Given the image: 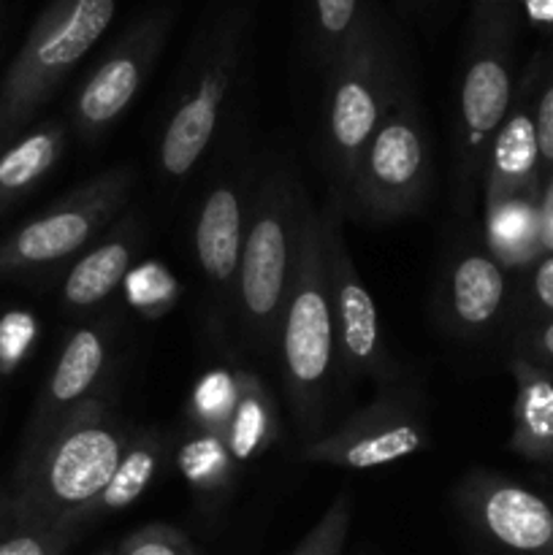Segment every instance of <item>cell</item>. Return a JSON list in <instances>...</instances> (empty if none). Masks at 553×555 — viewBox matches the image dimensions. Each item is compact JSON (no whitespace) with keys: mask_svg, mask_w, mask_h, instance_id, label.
I'll use <instances>...</instances> for the list:
<instances>
[{"mask_svg":"<svg viewBox=\"0 0 553 555\" xmlns=\"http://www.w3.org/2000/svg\"><path fill=\"white\" fill-rule=\"evenodd\" d=\"M133 434L103 393L76 406L30 455L16 461L9 491L14 526L81 531V518L108 486Z\"/></svg>","mask_w":553,"mask_h":555,"instance_id":"cell-1","label":"cell"},{"mask_svg":"<svg viewBox=\"0 0 553 555\" xmlns=\"http://www.w3.org/2000/svg\"><path fill=\"white\" fill-rule=\"evenodd\" d=\"M312 206L301 177L285 160L271 163L255 182L233 293V325L258 356H274Z\"/></svg>","mask_w":553,"mask_h":555,"instance_id":"cell-2","label":"cell"},{"mask_svg":"<svg viewBox=\"0 0 553 555\" xmlns=\"http://www.w3.org/2000/svg\"><path fill=\"white\" fill-rule=\"evenodd\" d=\"M323 74L320 155L329 173L331 198L339 204L358 155L404 90L407 70L383 16L366 11L347 47Z\"/></svg>","mask_w":553,"mask_h":555,"instance_id":"cell-3","label":"cell"},{"mask_svg":"<svg viewBox=\"0 0 553 555\" xmlns=\"http://www.w3.org/2000/svg\"><path fill=\"white\" fill-rule=\"evenodd\" d=\"M274 356L280 363L282 390H285L293 428L301 444L312 442L325 431L331 385L339 366L323 217L318 206L309 209L304 225L301 255L276 331Z\"/></svg>","mask_w":553,"mask_h":555,"instance_id":"cell-4","label":"cell"},{"mask_svg":"<svg viewBox=\"0 0 553 555\" xmlns=\"http://www.w3.org/2000/svg\"><path fill=\"white\" fill-rule=\"evenodd\" d=\"M249 25L253 3L236 0L195 38L157 141V168L168 182H184L209 152L244 65Z\"/></svg>","mask_w":553,"mask_h":555,"instance_id":"cell-5","label":"cell"},{"mask_svg":"<svg viewBox=\"0 0 553 555\" xmlns=\"http://www.w3.org/2000/svg\"><path fill=\"white\" fill-rule=\"evenodd\" d=\"M114 14L117 0H49L0 79V152L30 128Z\"/></svg>","mask_w":553,"mask_h":555,"instance_id":"cell-6","label":"cell"},{"mask_svg":"<svg viewBox=\"0 0 553 555\" xmlns=\"http://www.w3.org/2000/svg\"><path fill=\"white\" fill-rule=\"evenodd\" d=\"M434 157L426 119L410 81L377 133L358 155L339 206L345 217L399 222L423 209L432 190Z\"/></svg>","mask_w":553,"mask_h":555,"instance_id":"cell-7","label":"cell"},{"mask_svg":"<svg viewBox=\"0 0 553 555\" xmlns=\"http://www.w3.org/2000/svg\"><path fill=\"white\" fill-rule=\"evenodd\" d=\"M133 184V168H106L22 222L0 238V282L49 274L74 263L117 222Z\"/></svg>","mask_w":553,"mask_h":555,"instance_id":"cell-8","label":"cell"},{"mask_svg":"<svg viewBox=\"0 0 553 555\" xmlns=\"http://www.w3.org/2000/svg\"><path fill=\"white\" fill-rule=\"evenodd\" d=\"M513 25L472 30L470 54L459 79L453 130V201L459 217H470L480 195L483 163L515 101Z\"/></svg>","mask_w":553,"mask_h":555,"instance_id":"cell-9","label":"cell"},{"mask_svg":"<svg viewBox=\"0 0 553 555\" xmlns=\"http://www.w3.org/2000/svg\"><path fill=\"white\" fill-rule=\"evenodd\" d=\"M432 444L426 410L407 379L377 388L374 399L352 412L336 428L301 444L304 464L331 466L342 472H372L415 459Z\"/></svg>","mask_w":553,"mask_h":555,"instance_id":"cell-10","label":"cell"},{"mask_svg":"<svg viewBox=\"0 0 553 555\" xmlns=\"http://www.w3.org/2000/svg\"><path fill=\"white\" fill-rule=\"evenodd\" d=\"M173 5H152L136 16L87 70L70 103V128L81 144H98L130 112L171 36Z\"/></svg>","mask_w":553,"mask_h":555,"instance_id":"cell-11","label":"cell"},{"mask_svg":"<svg viewBox=\"0 0 553 555\" xmlns=\"http://www.w3.org/2000/svg\"><path fill=\"white\" fill-rule=\"evenodd\" d=\"M323 217L325 260H329L331 309H334L336 361L350 379H372L377 388L404 383V372L390 358L385 345L377 304L366 282L358 274L356 260L345 238V211L329 198L320 209Z\"/></svg>","mask_w":553,"mask_h":555,"instance_id":"cell-12","label":"cell"},{"mask_svg":"<svg viewBox=\"0 0 553 555\" xmlns=\"http://www.w3.org/2000/svg\"><path fill=\"white\" fill-rule=\"evenodd\" d=\"M472 545L486 555H553V507L520 482L470 469L450 491Z\"/></svg>","mask_w":553,"mask_h":555,"instance_id":"cell-13","label":"cell"},{"mask_svg":"<svg viewBox=\"0 0 553 555\" xmlns=\"http://www.w3.org/2000/svg\"><path fill=\"white\" fill-rule=\"evenodd\" d=\"M253 190L255 184H247V179L231 173V177H222L209 184L195 209V266H198L220 325H226L222 320H233V293H236Z\"/></svg>","mask_w":553,"mask_h":555,"instance_id":"cell-14","label":"cell"},{"mask_svg":"<svg viewBox=\"0 0 553 555\" xmlns=\"http://www.w3.org/2000/svg\"><path fill=\"white\" fill-rule=\"evenodd\" d=\"M108 366H112V325L108 320L76 325L43 383L41 396L33 404L20 459L30 455L76 406L101 393Z\"/></svg>","mask_w":553,"mask_h":555,"instance_id":"cell-15","label":"cell"},{"mask_svg":"<svg viewBox=\"0 0 553 555\" xmlns=\"http://www.w3.org/2000/svg\"><path fill=\"white\" fill-rule=\"evenodd\" d=\"M507 304V269L486 244H459L439 274L437 312L445 334L455 339H480L497 325Z\"/></svg>","mask_w":553,"mask_h":555,"instance_id":"cell-16","label":"cell"},{"mask_svg":"<svg viewBox=\"0 0 553 555\" xmlns=\"http://www.w3.org/2000/svg\"><path fill=\"white\" fill-rule=\"evenodd\" d=\"M542 193L540 146H537L535 103L526 101V92L513 101L507 119L493 135L491 150L483 163L480 198L483 211L513 198H535Z\"/></svg>","mask_w":553,"mask_h":555,"instance_id":"cell-17","label":"cell"},{"mask_svg":"<svg viewBox=\"0 0 553 555\" xmlns=\"http://www.w3.org/2000/svg\"><path fill=\"white\" fill-rule=\"evenodd\" d=\"M141 242H144V222L139 215H125L85 249L68 266L60 285V304L74 314H85L106 304L117 287H123L128 271L136 266Z\"/></svg>","mask_w":553,"mask_h":555,"instance_id":"cell-18","label":"cell"},{"mask_svg":"<svg viewBox=\"0 0 553 555\" xmlns=\"http://www.w3.org/2000/svg\"><path fill=\"white\" fill-rule=\"evenodd\" d=\"M510 374L515 383L510 453L531 464L553 466V377L548 369L520 356L510 358Z\"/></svg>","mask_w":553,"mask_h":555,"instance_id":"cell-19","label":"cell"},{"mask_svg":"<svg viewBox=\"0 0 553 555\" xmlns=\"http://www.w3.org/2000/svg\"><path fill=\"white\" fill-rule=\"evenodd\" d=\"M68 128L60 119L30 125L0 152V217L33 193L65 155Z\"/></svg>","mask_w":553,"mask_h":555,"instance_id":"cell-20","label":"cell"},{"mask_svg":"<svg viewBox=\"0 0 553 555\" xmlns=\"http://www.w3.org/2000/svg\"><path fill=\"white\" fill-rule=\"evenodd\" d=\"M166 455L168 444L163 431H157V428H141V431H136L128 450H125L123 461L114 469L108 486L103 488L101 496L90 504V509L81 518V529L95 524V520L133 507L150 491L155 477L160 475L163 464H166Z\"/></svg>","mask_w":553,"mask_h":555,"instance_id":"cell-21","label":"cell"},{"mask_svg":"<svg viewBox=\"0 0 553 555\" xmlns=\"http://www.w3.org/2000/svg\"><path fill=\"white\" fill-rule=\"evenodd\" d=\"M222 439L239 466L269 453L271 444L280 439V410L274 396L247 366H239V401Z\"/></svg>","mask_w":553,"mask_h":555,"instance_id":"cell-22","label":"cell"},{"mask_svg":"<svg viewBox=\"0 0 553 555\" xmlns=\"http://www.w3.org/2000/svg\"><path fill=\"white\" fill-rule=\"evenodd\" d=\"M483 236L486 249L504 269L535 263L545 255L540 201L513 198L483 211Z\"/></svg>","mask_w":553,"mask_h":555,"instance_id":"cell-23","label":"cell"},{"mask_svg":"<svg viewBox=\"0 0 553 555\" xmlns=\"http://www.w3.org/2000/svg\"><path fill=\"white\" fill-rule=\"evenodd\" d=\"M177 469L201 502H220L236 486L239 464L226 439L195 431L177 453Z\"/></svg>","mask_w":553,"mask_h":555,"instance_id":"cell-24","label":"cell"},{"mask_svg":"<svg viewBox=\"0 0 553 555\" xmlns=\"http://www.w3.org/2000/svg\"><path fill=\"white\" fill-rule=\"evenodd\" d=\"M239 401V366H211L193 383L188 396L190 426L222 437Z\"/></svg>","mask_w":553,"mask_h":555,"instance_id":"cell-25","label":"cell"},{"mask_svg":"<svg viewBox=\"0 0 553 555\" xmlns=\"http://www.w3.org/2000/svg\"><path fill=\"white\" fill-rule=\"evenodd\" d=\"M179 293H182L179 280L160 260H141L123 282L125 304L144 320L166 318L177 307Z\"/></svg>","mask_w":553,"mask_h":555,"instance_id":"cell-26","label":"cell"},{"mask_svg":"<svg viewBox=\"0 0 553 555\" xmlns=\"http://www.w3.org/2000/svg\"><path fill=\"white\" fill-rule=\"evenodd\" d=\"M361 0H312V47L320 68H329L363 20Z\"/></svg>","mask_w":553,"mask_h":555,"instance_id":"cell-27","label":"cell"},{"mask_svg":"<svg viewBox=\"0 0 553 555\" xmlns=\"http://www.w3.org/2000/svg\"><path fill=\"white\" fill-rule=\"evenodd\" d=\"M352 509H356L352 491L345 488V491L336 493L325 513L314 520L312 529L298 540L291 555H342L352 526Z\"/></svg>","mask_w":553,"mask_h":555,"instance_id":"cell-28","label":"cell"},{"mask_svg":"<svg viewBox=\"0 0 553 555\" xmlns=\"http://www.w3.org/2000/svg\"><path fill=\"white\" fill-rule=\"evenodd\" d=\"M79 534L68 526H14L0 537V555H65Z\"/></svg>","mask_w":553,"mask_h":555,"instance_id":"cell-29","label":"cell"},{"mask_svg":"<svg viewBox=\"0 0 553 555\" xmlns=\"http://www.w3.org/2000/svg\"><path fill=\"white\" fill-rule=\"evenodd\" d=\"M41 323L27 309H11L0 318V374L9 377L25 363L36 347Z\"/></svg>","mask_w":553,"mask_h":555,"instance_id":"cell-30","label":"cell"},{"mask_svg":"<svg viewBox=\"0 0 553 555\" xmlns=\"http://www.w3.org/2000/svg\"><path fill=\"white\" fill-rule=\"evenodd\" d=\"M117 555H198L193 540L168 524H146L119 542Z\"/></svg>","mask_w":553,"mask_h":555,"instance_id":"cell-31","label":"cell"},{"mask_svg":"<svg viewBox=\"0 0 553 555\" xmlns=\"http://www.w3.org/2000/svg\"><path fill=\"white\" fill-rule=\"evenodd\" d=\"M535 128L537 146H540V166L542 173L553 177V70L542 81L535 101Z\"/></svg>","mask_w":553,"mask_h":555,"instance_id":"cell-32","label":"cell"},{"mask_svg":"<svg viewBox=\"0 0 553 555\" xmlns=\"http://www.w3.org/2000/svg\"><path fill=\"white\" fill-rule=\"evenodd\" d=\"M515 345H518L515 347V356L526 358V361L537 363L542 369L553 366V318L542 320L535 328L520 334Z\"/></svg>","mask_w":553,"mask_h":555,"instance_id":"cell-33","label":"cell"},{"mask_svg":"<svg viewBox=\"0 0 553 555\" xmlns=\"http://www.w3.org/2000/svg\"><path fill=\"white\" fill-rule=\"evenodd\" d=\"M531 298L542 312L553 314V253H545L537 260V269L531 274Z\"/></svg>","mask_w":553,"mask_h":555,"instance_id":"cell-34","label":"cell"},{"mask_svg":"<svg viewBox=\"0 0 553 555\" xmlns=\"http://www.w3.org/2000/svg\"><path fill=\"white\" fill-rule=\"evenodd\" d=\"M502 25H513L510 0H475L472 30H488V27H502Z\"/></svg>","mask_w":553,"mask_h":555,"instance_id":"cell-35","label":"cell"},{"mask_svg":"<svg viewBox=\"0 0 553 555\" xmlns=\"http://www.w3.org/2000/svg\"><path fill=\"white\" fill-rule=\"evenodd\" d=\"M540 217H542V244L545 253H553V177L540 193Z\"/></svg>","mask_w":553,"mask_h":555,"instance_id":"cell-36","label":"cell"},{"mask_svg":"<svg viewBox=\"0 0 553 555\" xmlns=\"http://www.w3.org/2000/svg\"><path fill=\"white\" fill-rule=\"evenodd\" d=\"M535 25H553V0H518Z\"/></svg>","mask_w":553,"mask_h":555,"instance_id":"cell-37","label":"cell"},{"mask_svg":"<svg viewBox=\"0 0 553 555\" xmlns=\"http://www.w3.org/2000/svg\"><path fill=\"white\" fill-rule=\"evenodd\" d=\"M11 529H14V520H11V496L9 491H0V537Z\"/></svg>","mask_w":553,"mask_h":555,"instance_id":"cell-38","label":"cell"},{"mask_svg":"<svg viewBox=\"0 0 553 555\" xmlns=\"http://www.w3.org/2000/svg\"><path fill=\"white\" fill-rule=\"evenodd\" d=\"M95 555H117V551H103V553H95Z\"/></svg>","mask_w":553,"mask_h":555,"instance_id":"cell-39","label":"cell"}]
</instances>
